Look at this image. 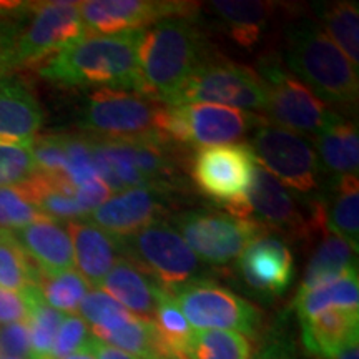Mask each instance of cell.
<instances>
[{
  "label": "cell",
  "instance_id": "cell-1",
  "mask_svg": "<svg viewBox=\"0 0 359 359\" xmlns=\"http://www.w3.org/2000/svg\"><path fill=\"white\" fill-rule=\"evenodd\" d=\"M142 32L85 34L40 64L39 75L62 87L125 90L143 95L138 64Z\"/></svg>",
  "mask_w": 359,
  "mask_h": 359
},
{
  "label": "cell",
  "instance_id": "cell-2",
  "mask_svg": "<svg viewBox=\"0 0 359 359\" xmlns=\"http://www.w3.org/2000/svg\"><path fill=\"white\" fill-rule=\"evenodd\" d=\"M210 57L193 17H170L148 27L138 45L143 97L172 105L178 90Z\"/></svg>",
  "mask_w": 359,
  "mask_h": 359
},
{
  "label": "cell",
  "instance_id": "cell-3",
  "mask_svg": "<svg viewBox=\"0 0 359 359\" xmlns=\"http://www.w3.org/2000/svg\"><path fill=\"white\" fill-rule=\"evenodd\" d=\"M285 64L296 79L333 109L358 103V69L316 22L299 19L285 27Z\"/></svg>",
  "mask_w": 359,
  "mask_h": 359
},
{
  "label": "cell",
  "instance_id": "cell-4",
  "mask_svg": "<svg viewBox=\"0 0 359 359\" xmlns=\"http://www.w3.org/2000/svg\"><path fill=\"white\" fill-rule=\"evenodd\" d=\"M257 74L266 87L264 114L271 125L303 137L316 138L344 118L338 110L323 102L311 88L286 70L276 53L262 57Z\"/></svg>",
  "mask_w": 359,
  "mask_h": 359
},
{
  "label": "cell",
  "instance_id": "cell-5",
  "mask_svg": "<svg viewBox=\"0 0 359 359\" xmlns=\"http://www.w3.org/2000/svg\"><path fill=\"white\" fill-rule=\"evenodd\" d=\"M163 105L135 92L95 90L80 110L79 125L88 137L98 140L165 147L156 127Z\"/></svg>",
  "mask_w": 359,
  "mask_h": 359
},
{
  "label": "cell",
  "instance_id": "cell-6",
  "mask_svg": "<svg viewBox=\"0 0 359 359\" xmlns=\"http://www.w3.org/2000/svg\"><path fill=\"white\" fill-rule=\"evenodd\" d=\"M248 145L258 163L290 187L304 205L325 196L326 173L306 137L266 123L251 133Z\"/></svg>",
  "mask_w": 359,
  "mask_h": 359
},
{
  "label": "cell",
  "instance_id": "cell-7",
  "mask_svg": "<svg viewBox=\"0 0 359 359\" xmlns=\"http://www.w3.org/2000/svg\"><path fill=\"white\" fill-rule=\"evenodd\" d=\"M116 240L122 257L155 278L168 293L206 278L203 264L177 228L167 222L150 223L133 235Z\"/></svg>",
  "mask_w": 359,
  "mask_h": 359
},
{
  "label": "cell",
  "instance_id": "cell-8",
  "mask_svg": "<svg viewBox=\"0 0 359 359\" xmlns=\"http://www.w3.org/2000/svg\"><path fill=\"white\" fill-rule=\"evenodd\" d=\"M213 103L259 114L266 110V87L257 70L226 58L210 57L178 90L172 105Z\"/></svg>",
  "mask_w": 359,
  "mask_h": 359
},
{
  "label": "cell",
  "instance_id": "cell-9",
  "mask_svg": "<svg viewBox=\"0 0 359 359\" xmlns=\"http://www.w3.org/2000/svg\"><path fill=\"white\" fill-rule=\"evenodd\" d=\"M255 167L257 158L248 143L198 148L191 160V178L203 195L233 217L250 218L246 198Z\"/></svg>",
  "mask_w": 359,
  "mask_h": 359
},
{
  "label": "cell",
  "instance_id": "cell-10",
  "mask_svg": "<svg viewBox=\"0 0 359 359\" xmlns=\"http://www.w3.org/2000/svg\"><path fill=\"white\" fill-rule=\"evenodd\" d=\"M173 226L200 262L212 266L231 263L269 230L250 218L212 210H190L173 218Z\"/></svg>",
  "mask_w": 359,
  "mask_h": 359
},
{
  "label": "cell",
  "instance_id": "cell-11",
  "mask_svg": "<svg viewBox=\"0 0 359 359\" xmlns=\"http://www.w3.org/2000/svg\"><path fill=\"white\" fill-rule=\"evenodd\" d=\"M183 316L196 330H224L255 338L262 326V311L208 278L191 281L170 293Z\"/></svg>",
  "mask_w": 359,
  "mask_h": 359
},
{
  "label": "cell",
  "instance_id": "cell-12",
  "mask_svg": "<svg viewBox=\"0 0 359 359\" xmlns=\"http://www.w3.org/2000/svg\"><path fill=\"white\" fill-rule=\"evenodd\" d=\"M29 13L30 20L25 25L22 24L17 39L12 72L43 64L88 34L80 15V2L53 0L32 4Z\"/></svg>",
  "mask_w": 359,
  "mask_h": 359
},
{
  "label": "cell",
  "instance_id": "cell-13",
  "mask_svg": "<svg viewBox=\"0 0 359 359\" xmlns=\"http://www.w3.org/2000/svg\"><path fill=\"white\" fill-rule=\"evenodd\" d=\"M191 2L172 0H87L80 15L90 34L116 35L140 32L170 17H193Z\"/></svg>",
  "mask_w": 359,
  "mask_h": 359
},
{
  "label": "cell",
  "instance_id": "cell-14",
  "mask_svg": "<svg viewBox=\"0 0 359 359\" xmlns=\"http://www.w3.org/2000/svg\"><path fill=\"white\" fill-rule=\"evenodd\" d=\"M248 217L269 231L309 240L314 236L309 217L299 208V198L257 161L246 198Z\"/></svg>",
  "mask_w": 359,
  "mask_h": 359
},
{
  "label": "cell",
  "instance_id": "cell-15",
  "mask_svg": "<svg viewBox=\"0 0 359 359\" xmlns=\"http://www.w3.org/2000/svg\"><path fill=\"white\" fill-rule=\"evenodd\" d=\"M177 107L187 130L188 147L233 145L257 128L269 123L264 115L213 103H188Z\"/></svg>",
  "mask_w": 359,
  "mask_h": 359
},
{
  "label": "cell",
  "instance_id": "cell-16",
  "mask_svg": "<svg viewBox=\"0 0 359 359\" xmlns=\"http://www.w3.org/2000/svg\"><path fill=\"white\" fill-rule=\"evenodd\" d=\"M238 271L246 288L262 298L281 296L294 278V258L280 235L264 233L238 258Z\"/></svg>",
  "mask_w": 359,
  "mask_h": 359
},
{
  "label": "cell",
  "instance_id": "cell-17",
  "mask_svg": "<svg viewBox=\"0 0 359 359\" xmlns=\"http://www.w3.org/2000/svg\"><path fill=\"white\" fill-rule=\"evenodd\" d=\"M167 193L155 188H132L110 196L85 219L115 238L133 235L150 223L160 222L167 210Z\"/></svg>",
  "mask_w": 359,
  "mask_h": 359
},
{
  "label": "cell",
  "instance_id": "cell-18",
  "mask_svg": "<svg viewBox=\"0 0 359 359\" xmlns=\"http://www.w3.org/2000/svg\"><path fill=\"white\" fill-rule=\"evenodd\" d=\"M12 235L42 275H57L74 269V245L67 223L42 218L13 230Z\"/></svg>",
  "mask_w": 359,
  "mask_h": 359
},
{
  "label": "cell",
  "instance_id": "cell-19",
  "mask_svg": "<svg viewBox=\"0 0 359 359\" xmlns=\"http://www.w3.org/2000/svg\"><path fill=\"white\" fill-rule=\"evenodd\" d=\"M43 125L32 88L15 77L0 79V142L30 143Z\"/></svg>",
  "mask_w": 359,
  "mask_h": 359
},
{
  "label": "cell",
  "instance_id": "cell-20",
  "mask_svg": "<svg viewBox=\"0 0 359 359\" xmlns=\"http://www.w3.org/2000/svg\"><path fill=\"white\" fill-rule=\"evenodd\" d=\"M98 290L111 296L135 316L151 321L160 298L167 291L161 288L155 278L123 257L116 259Z\"/></svg>",
  "mask_w": 359,
  "mask_h": 359
},
{
  "label": "cell",
  "instance_id": "cell-21",
  "mask_svg": "<svg viewBox=\"0 0 359 359\" xmlns=\"http://www.w3.org/2000/svg\"><path fill=\"white\" fill-rule=\"evenodd\" d=\"M67 230L74 245L75 266L90 288L97 290L116 259L122 258L118 240L85 218L67 223Z\"/></svg>",
  "mask_w": 359,
  "mask_h": 359
},
{
  "label": "cell",
  "instance_id": "cell-22",
  "mask_svg": "<svg viewBox=\"0 0 359 359\" xmlns=\"http://www.w3.org/2000/svg\"><path fill=\"white\" fill-rule=\"evenodd\" d=\"M302 338L308 353L330 359L339 348L359 338L358 308H333L302 320Z\"/></svg>",
  "mask_w": 359,
  "mask_h": 359
},
{
  "label": "cell",
  "instance_id": "cell-23",
  "mask_svg": "<svg viewBox=\"0 0 359 359\" xmlns=\"http://www.w3.org/2000/svg\"><path fill=\"white\" fill-rule=\"evenodd\" d=\"M358 248L334 233L326 231L314 246L298 293L338 280L349 271H358Z\"/></svg>",
  "mask_w": 359,
  "mask_h": 359
},
{
  "label": "cell",
  "instance_id": "cell-24",
  "mask_svg": "<svg viewBox=\"0 0 359 359\" xmlns=\"http://www.w3.org/2000/svg\"><path fill=\"white\" fill-rule=\"evenodd\" d=\"M27 200L39 210L43 217L55 222L70 223L85 218L75 200V188L64 175L35 173L32 178L19 185Z\"/></svg>",
  "mask_w": 359,
  "mask_h": 359
},
{
  "label": "cell",
  "instance_id": "cell-25",
  "mask_svg": "<svg viewBox=\"0 0 359 359\" xmlns=\"http://www.w3.org/2000/svg\"><path fill=\"white\" fill-rule=\"evenodd\" d=\"M314 145L323 172L330 175L333 182L341 177H358L359 137L356 123L343 118L318 135Z\"/></svg>",
  "mask_w": 359,
  "mask_h": 359
},
{
  "label": "cell",
  "instance_id": "cell-26",
  "mask_svg": "<svg viewBox=\"0 0 359 359\" xmlns=\"http://www.w3.org/2000/svg\"><path fill=\"white\" fill-rule=\"evenodd\" d=\"M212 8L222 19L230 39L243 48H253L259 43L273 13V6L268 2L219 0L212 2Z\"/></svg>",
  "mask_w": 359,
  "mask_h": 359
},
{
  "label": "cell",
  "instance_id": "cell-27",
  "mask_svg": "<svg viewBox=\"0 0 359 359\" xmlns=\"http://www.w3.org/2000/svg\"><path fill=\"white\" fill-rule=\"evenodd\" d=\"M100 343L140 359H170L161 343L155 323L145 318L133 316L123 326L114 331L90 330Z\"/></svg>",
  "mask_w": 359,
  "mask_h": 359
},
{
  "label": "cell",
  "instance_id": "cell-28",
  "mask_svg": "<svg viewBox=\"0 0 359 359\" xmlns=\"http://www.w3.org/2000/svg\"><path fill=\"white\" fill-rule=\"evenodd\" d=\"M359 306V278L358 271H349L338 280H333L316 288L298 293L294 308L299 321L333 308Z\"/></svg>",
  "mask_w": 359,
  "mask_h": 359
},
{
  "label": "cell",
  "instance_id": "cell-29",
  "mask_svg": "<svg viewBox=\"0 0 359 359\" xmlns=\"http://www.w3.org/2000/svg\"><path fill=\"white\" fill-rule=\"evenodd\" d=\"M333 193L326 198V228L358 248L359 238V182L358 177H341L333 182Z\"/></svg>",
  "mask_w": 359,
  "mask_h": 359
},
{
  "label": "cell",
  "instance_id": "cell-30",
  "mask_svg": "<svg viewBox=\"0 0 359 359\" xmlns=\"http://www.w3.org/2000/svg\"><path fill=\"white\" fill-rule=\"evenodd\" d=\"M90 140H92V154L97 175L110 188V191L150 188L147 180L130 163L118 142L98 140L93 137H90Z\"/></svg>",
  "mask_w": 359,
  "mask_h": 359
},
{
  "label": "cell",
  "instance_id": "cell-31",
  "mask_svg": "<svg viewBox=\"0 0 359 359\" xmlns=\"http://www.w3.org/2000/svg\"><path fill=\"white\" fill-rule=\"evenodd\" d=\"M327 37L346 55L351 64L359 65V15L356 2H326L316 7Z\"/></svg>",
  "mask_w": 359,
  "mask_h": 359
},
{
  "label": "cell",
  "instance_id": "cell-32",
  "mask_svg": "<svg viewBox=\"0 0 359 359\" xmlns=\"http://www.w3.org/2000/svg\"><path fill=\"white\" fill-rule=\"evenodd\" d=\"M22 294L27 302L25 325L29 330L30 359H50L53 341L65 314L48 306L37 286Z\"/></svg>",
  "mask_w": 359,
  "mask_h": 359
},
{
  "label": "cell",
  "instance_id": "cell-33",
  "mask_svg": "<svg viewBox=\"0 0 359 359\" xmlns=\"http://www.w3.org/2000/svg\"><path fill=\"white\" fill-rule=\"evenodd\" d=\"M253 344L236 331L193 330L185 359H251Z\"/></svg>",
  "mask_w": 359,
  "mask_h": 359
},
{
  "label": "cell",
  "instance_id": "cell-34",
  "mask_svg": "<svg viewBox=\"0 0 359 359\" xmlns=\"http://www.w3.org/2000/svg\"><path fill=\"white\" fill-rule=\"evenodd\" d=\"M39 269L30 262L12 231L0 230V288L24 293L35 288Z\"/></svg>",
  "mask_w": 359,
  "mask_h": 359
},
{
  "label": "cell",
  "instance_id": "cell-35",
  "mask_svg": "<svg viewBox=\"0 0 359 359\" xmlns=\"http://www.w3.org/2000/svg\"><path fill=\"white\" fill-rule=\"evenodd\" d=\"M37 288L48 306L64 314H75L85 294L90 291V285L79 271L69 269L57 275L39 273Z\"/></svg>",
  "mask_w": 359,
  "mask_h": 359
},
{
  "label": "cell",
  "instance_id": "cell-36",
  "mask_svg": "<svg viewBox=\"0 0 359 359\" xmlns=\"http://www.w3.org/2000/svg\"><path fill=\"white\" fill-rule=\"evenodd\" d=\"M154 323L158 331L161 343L167 349L170 359H185V349L193 327L187 318L183 316L182 309L168 291H165L156 306Z\"/></svg>",
  "mask_w": 359,
  "mask_h": 359
},
{
  "label": "cell",
  "instance_id": "cell-37",
  "mask_svg": "<svg viewBox=\"0 0 359 359\" xmlns=\"http://www.w3.org/2000/svg\"><path fill=\"white\" fill-rule=\"evenodd\" d=\"M77 313H80V318L87 323L90 330L100 331H114L135 316L102 290H90L80 303Z\"/></svg>",
  "mask_w": 359,
  "mask_h": 359
},
{
  "label": "cell",
  "instance_id": "cell-38",
  "mask_svg": "<svg viewBox=\"0 0 359 359\" xmlns=\"http://www.w3.org/2000/svg\"><path fill=\"white\" fill-rule=\"evenodd\" d=\"M65 178L74 188L97 180L92 140L88 135H65Z\"/></svg>",
  "mask_w": 359,
  "mask_h": 359
},
{
  "label": "cell",
  "instance_id": "cell-39",
  "mask_svg": "<svg viewBox=\"0 0 359 359\" xmlns=\"http://www.w3.org/2000/svg\"><path fill=\"white\" fill-rule=\"evenodd\" d=\"M37 173L30 143L0 142V187H17Z\"/></svg>",
  "mask_w": 359,
  "mask_h": 359
},
{
  "label": "cell",
  "instance_id": "cell-40",
  "mask_svg": "<svg viewBox=\"0 0 359 359\" xmlns=\"http://www.w3.org/2000/svg\"><path fill=\"white\" fill-rule=\"evenodd\" d=\"M47 218L27 200L22 188L0 187V230L13 231Z\"/></svg>",
  "mask_w": 359,
  "mask_h": 359
},
{
  "label": "cell",
  "instance_id": "cell-41",
  "mask_svg": "<svg viewBox=\"0 0 359 359\" xmlns=\"http://www.w3.org/2000/svg\"><path fill=\"white\" fill-rule=\"evenodd\" d=\"M93 339L90 326L77 314H69L64 318L62 325L58 326V331L53 341L50 359H64L70 354L85 349Z\"/></svg>",
  "mask_w": 359,
  "mask_h": 359
},
{
  "label": "cell",
  "instance_id": "cell-42",
  "mask_svg": "<svg viewBox=\"0 0 359 359\" xmlns=\"http://www.w3.org/2000/svg\"><path fill=\"white\" fill-rule=\"evenodd\" d=\"M30 150L39 173L64 175L65 170V135H42L30 142ZM65 177V175H64Z\"/></svg>",
  "mask_w": 359,
  "mask_h": 359
},
{
  "label": "cell",
  "instance_id": "cell-43",
  "mask_svg": "<svg viewBox=\"0 0 359 359\" xmlns=\"http://www.w3.org/2000/svg\"><path fill=\"white\" fill-rule=\"evenodd\" d=\"M0 358L30 359V339L25 321L0 325Z\"/></svg>",
  "mask_w": 359,
  "mask_h": 359
},
{
  "label": "cell",
  "instance_id": "cell-44",
  "mask_svg": "<svg viewBox=\"0 0 359 359\" xmlns=\"http://www.w3.org/2000/svg\"><path fill=\"white\" fill-rule=\"evenodd\" d=\"M20 20L0 19V79L12 72L13 53L20 34Z\"/></svg>",
  "mask_w": 359,
  "mask_h": 359
},
{
  "label": "cell",
  "instance_id": "cell-45",
  "mask_svg": "<svg viewBox=\"0 0 359 359\" xmlns=\"http://www.w3.org/2000/svg\"><path fill=\"white\" fill-rule=\"evenodd\" d=\"M251 359H299L294 343L281 331L269 333L268 338L263 341L262 348Z\"/></svg>",
  "mask_w": 359,
  "mask_h": 359
},
{
  "label": "cell",
  "instance_id": "cell-46",
  "mask_svg": "<svg viewBox=\"0 0 359 359\" xmlns=\"http://www.w3.org/2000/svg\"><path fill=\"white\" fill-rule=\"evenodd\" d=\"M110 188L102 182L100 178L92 180V182L85 183V185L75 188V200L80 206L85 217L102 206L107 200L110 198Z\"/></svg>",
  "mask_w": 359,
  "mask_h": 359
},
{
  "label": "cell",
  "instance_id": "cell-47",
  "mask_svg": "<svg viewBox=\"0 0 359 359\" xmlns=\"http://www.w3.org/2000/svg\"><path fill=\"white\" fill-rule=\"evenodd\" d=\"M27 320V302L22 293L0 288V325Z\"/></svg>",
  "mask_w": 359,
  "mask_h": 359
},
{
  "label": "cell",
  "instance_id": "cell-48",
  "mask_svg": "<svg viewBox=\"0 0 359 359\" xmlns=\"http://www.w3.org/2000/svg\"><path fill=\"white\" fill-rule=\"evenodd\" d=\"M88 348H90V351L93 353L95 359H140V358L132 356V354L120 351V349L107 346V344L100 343L97 338H93L92 341H90Z\"/></svg>",
  "mask_w": 359,
  "mask_h": 359
},
{
  "label": "cell",
  "instance_id": "cell-49",
  "mask_svg": "<svg viewBox=\"0 0 359 359\" xmlns=\"http://www.w3.org/2000/svg\"><path fill=\"white\" fill-rule=\"evenodd\" d=\"M330 359H359V338L351 339L349 343L339 348Z\"/></svg>",
  "mask_w": 359,
  "mask_h": 359
},
{
  "label": "cell",
  "instance_id": "cell-50",
  "mask_svg": "<svg viewBox=\"0 0 359 359\" xmlns=\"http://www.w3.org/2000/svg\"><path fill=\"white\" fill-rule=\"evenodd\" d=\"M64 359H95V356H93V353L90 351V348L87 346L85 349H80V351L70 354V356H67Z\"/></svg>",
  "mask_w": 359,
  "mask_h": 359
},
{
  "label": "cell",
  "instance_id": "cell-51",
  "mask_svg": "<svg viewBox=\"0 0 359 359\" xmlns=\"http://www.w3.org/2000/svg\"><path fill=\"white\" fill-rule=\"evenodd\" d=\"M0 359H25V358H0Z\"/></svg>",
  "mask_w": 359,
  "mask_h": 359
}]
</instances>
